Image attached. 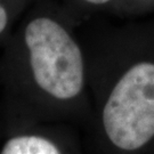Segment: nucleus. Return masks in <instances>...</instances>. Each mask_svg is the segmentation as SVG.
Masks as SVG:
<instances>
[{
    "instance_id": "1",
    "label": "nucleus",
    "mask_w": 154,
    "mask_h": 154,
    "mask_svg": "<svg viewBox=\"0 0 154 154\" xmlns=\"http://www.w3.org/2000/svg\"><path fill=\"white\" fill-rule=\"evenodd\" d=\"M23 41L25 71L0 88L4 132L45 123L85 128L91 112L88 71L75 39L60 22L40 16L26 24Z\"/></svg>"
},
{
    "instance_id": "2",
    "label": "nucleus",
    "mask_w": 154,
    "mask_h": 154,
    "mask_svg": "<svg viewBox=\"0 0 154 154\" xmlns=\"http://www.w3.org/2000/svg\"><path fill=\"white\" fill-rule=\"evenodd\" d=\"M74 126L45 123L4 132L0 154H86Z\"/></svg>"
},
{
    "instance_id": "3",
    "label": "nucleus",
    "mask_w": 154,
    "mask_h": 154,
    "mask_svg": "<svg viewBox=\"0 0 154 154\" xmlns=\"http://www.w3.org/2000/svg\"><path fill=\"white\" fill-rule=\"evenodd\" d=\"M8 21H9L8 11H7V9H6L4 6L0 4V35L4 33V31L7 28Z\"/></svg>"
},
{
    "instance_id": "4",
    "label": "nucleus",
    "mask_w": 154,
    "mask_h": 154,
    "mask_svg": "<svg viewBox=\"0 0 154 154\" xmlns=\"http://www.w3.org/2000/svg\"><path fill=\"white\" fill-rule=\"evenodd\" d=\"M86 1L91 5H105V4L110 2L111 0H86Z\"/></svg>"
},
{
    "instance_id": "5",
    "label": "nucleus",
    "mask_w": 154,
    "mask_h": 154,
    "mask_svg": "<svg viewBox=\"0 0 154 154\" xmlns=\"http://www.w3.org/2000/svg\"><path fill=\"white\" fill-rule=\"evenodd\" d=\"M149 154H154V149H153V151H152V152H151Z\"/></svg>"
}]
</instances>
